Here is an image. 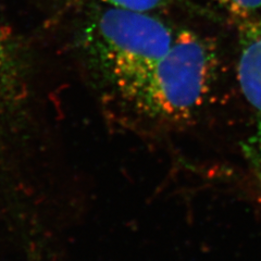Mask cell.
I'll use <instances>...</instances> for the list:
<instances>
[{"instance_id": "obj_1", "label": "cell", "mask_w": 261, "mask_h": 261, "mask_svg": "<svg viewBox=\"0 0 261 261\" xmlns=\"http://www.w3.org/2000/svg\"><path fill=\"white\" fill-rule=\"evenodd\" d=\"M175 35L154 13L97 4L82 31L81 47L96 75L132 109Z\"/></svg>"}, {"instance_id": "obj_6", "label": "cell", "mask_w": 261, "mask_h": 261, "mask_svg": "<svg viewBox=\"0 0 261 261\" xmlns=\"http://www.w3.org/2000/svg\"><path fill=\"white\" fill-rule=\"evenodd\" d=\"M236 21L246 20L261 14V0H215Z\"/></svg>"}, {"instance_id": "obj_3", "label": "cell", "mask_w": 261, "mask_h": 261, "mask_svg": "<svg viewBox=\"0 0 261 261\" xmlns=\"http://www.w3.org/2000/svg\"><path fill=\"white\" fill-rule=\"evenodd\" d=\"M238 22V79L256 121V144L261 159V14Z\"/></svg>"}, {"instance_id": "obj_4", "label": "cell", "mask_w": 261, "mask_h": 261, "mask_svg": "<svg viewBox=\"0 0 261 261\" xmlns=\"http://www.w3.org/2000/svg\"><path fill=\"white\" fill-rule=\"evenodd\" d=\"M22 67L11 39L0 25V128L18 109L22 94Z\"/></svg>"}, {"instance_id": "obj_5", "label": "cell", "mask_w": 261, "mask_h": 261, "mask_svg": "<svg viewBox=\"0 0 261 261\" xmlns=\"http://www.w3.org/2000/svg\"><path fill=\"white\" fill-rule=\"evenodd\" d=\"M96 2L98 5L145 13H153L154 11L177 7L198 14H205L211 18L210 13L199 7L194 6L189 0H96Z\"/></svg>"}, {"instance_id": "obj_2", "label": "cell", "mask_w": 261, "mask_h": 261, "mask_svg": "<svg viewBox=\"0 0 261 261\" xmlns=\"http://www.w3.org/2000/svg\"><path fill=\"white\" fill-rule=\"evenodd\" d=\"M217 70V46L208 37L191 30L176 31L132 109L157 121L190 119L205 102Z\"/></svg>"}]
</instances>
